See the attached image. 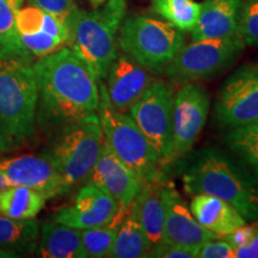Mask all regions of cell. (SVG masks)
<instances>
[{"label":"cell","mask_w":258,"mask_h":258,"mask_svg":"<svg viewBox=\"0 0 258 258\" xmlns=\"http://www.w3.org/2000/svg\"><path fill=\"white\" fill-rule=\"evenodd\" d=\"M32 69L37 86L36 123L42 129L56 131L98 114L99 84L71 48L38 59Z\"/></svg>","instance_id":"cell-1"},{"label":"cell","mask_w":258,"mask_h":258,"mask_svg":"<svg viewBox=\"0 0 258 258\" xmlns=\"http://www.w3.org/2000/svg\"><path fill=\"white\" fill-rule=\"evenodd\" d=\"M183 183L189 195L215 196L233 206L246 221H258V179L218 148L207 147L196 153Z\"/></svg>","instance_id":"cell-2"},{"label":"cell","mask_w":258,"mask_h":258,"mask_svg":"<svg viewBox=\"0 0 258 258\" xmlns=\"http://www.w3.org/2000/svg\"><path fill=\"white\" fill-rule=\"evenodd\" d=\"M127 0H108L101 9L85 12L77 8L67 21L69 44L91 69L99 85L104 84L117 57V34L123 21Z\"/></svg>","instance_id":"cell-3"},{"label":"cell","mask_w":258,"mask_h":258,"mask_svg":"<svg viewBox=\"0 0 258 258\" xmlns=\"http://www.w3.org/2000/svg\"><path fill=\"white\" fill-rule=\"evenodd\" d=\"M37 86L32 64L0 61V152L29 140L36 129Z\"/></svg>","instance_id":"cell-4"},{"label":"cell","mask_w":258,"mask_h":258,"mask_svg":"<svg viewBox=\"0 0 258 258\" xmlns=\"http://www.w3.org/2000/svg\"><path fill=\"white\" fill-rule=\"evenodd\" d=\"M101 104L98 116L105 143L111 151L145 182L165 180L164 165L154 147L131 116L115 110L108 101L104 84L99 85Z\"/></svg>","instance_id":"cell-5"},{"label":"cell","mask_w":258,"mask_h":258,"mask_svg":"<svg viewBox=\"0 0 258 258\" xmlns=\"http://www.w3.org/2000/svg\"><path fill=\"white\" fill-rule=\"evenodd\" d=\"M103 143L104 134L97 114L56 129L43 156L74 186L88 182Z\"/></svg>","instance_id":"cell-6"},{"label":"cell","mask_w":258,"mask_h":258,"mask_svg":"<svg viewBox=\"0 0 258 258\" xmlns=\"http://www.w3.org/2000/svg\"><path fill=\"white\" fill-rule=\"evenodd\" d=\"M125 55L152 73H164L166 66L184 46L182 30L148 16L125 19L118 36Z\"/></svg>","instance_id":"cell-7"},{"label":"cell","mask_w":258,"mask_h":258,"mask_svg":"<svg viewBox=\"0 0 258 258\" xmlns=\"http://www.w3.org/2000/svg\"><path fill=\"white\" fill-rule=\"evenodd\" d=\"M246 44L238 34L227 37L194 41L183 46L164 73L173 83L184 84L208 78L227 69Z\"/></svg>","instance_id":"cell-8"},{"label":"cell","mask_w":258,"mask_h":258,"mask_svg":"<svg viewBox=\"0 0 258 258\" xmlns=\"http://www.w3.org/2000/svg\"><path fill=\"white\" fill-rule=\"evenodd\" d=\"M173 106L175 91L172 85L163 80H153L129 109V116L159 154L164 167L172 141Z\"/></svg>","instance_id":"cell-9"},{"label":"cell","mask_w":258,"mask_h":258,"mask_svg":"<svg viewBox=\"0 0 258 258\" xmlns=\"http://www.w3.org/2000/svg\"><path fill=\"white\" fill-rule=\"evenodd\" d=\"M215 115L231 128L258 123V62L244 64L226 80L215 102Z\"/></svg>","instance_id":"cell-10"},{"label":"cell","mask_w":258,"mask_h":258,"mask_svg":"<svg viewBox=\"0 0 258 258\" xmlns=\"http://www.w3.org/2000/svg\"><path fill=\"white\" fill-rule=\"evenodd\" d=\"M209 111V97L198 83L182 84L175 96L171 151L166 165L184 157L191 150L205 127Z\"/></svg>","instance_id":"cell-11"},{"label":"cell","mask_w":258,"mask_h":258,"mask_svg":"<svg viewBox=\"0 0 258 258\" xmlns=\"http://www.w3.org/2000/svg\"><path fill=\"white\" fill-rule=\"evenodd\" d=\"M0 172L9 185L27 186L47 199L66 195L73 188L47 157L22 154L0 160Z\"/></svg>","instance_id":"cell-12"},{"label":"cell","mask_w":258,"mask_h":258,"mask_svg":"<svg viewBox=\"0 0 258 258\" xmlns=\"http://www.w3.org/2000/svg\"><path fill=\"white\" fill-rule=\"evenodd\" d=\"M164 224L161 241L199 249L206 241L220 238L205 228L192 215L184 200L171 183L163 188Z\"/></svg>","instance_id":"cell-13"},{"label":"cell","mask_w":258,"mask_h":258,"mask_svg":"<svg viewBox=\"0 0 258 258\" xmlns=\"http://www.w3.org/2000/svg\"><path fill=\"white\" fill-rule=\"evenodd\" d=\"M118 211L120 206L112 196L88 182L70 206L54 213L53 221L84 230L110 224L115 220Z\"/></svg>","instance_id":"cell-14"},{"label":"cell","mask_w":258,"mask_h":258,"mask_svg":"<svg viewBox=\"0 0 258 258\" xmlns=\"http://www.w3.org/2000/svg\"><path fill=\"white\" fill-rule=\"evenodd\" d=\"M88 182L112 196L124 213H128L132 202L143 186V180L112 152L105 140Z\"/></svg>","instance_id":"cell-15"},{"label":"cell","mask_w":258,"mask_h":258,"mask_svg":"<svg viewBox=\"0 0 258 258\" xmlns=\"http://www.w3.org/2000/svg\"><path fill=\"white\" fill-rule=\"evenodd\" d=\"M105 92L115 110L127 112L153 82L150 71L125 54L117 55L106 76Z\"/></svg>","instance_id":"cell-16"},{"label":"cell","mask_w":258,"mask_h":258,"mask_svg":"<svg viewBox=\"0 0 258 258\" xmlns=\"http://www.w3.org/2000/svg\"><path fill=\"white\" fill-rule=\"evenodd\" d=\"M241 0H205L198 23L191 30L192 41L227 37L237 34Z\"/></svg>","instance_id":"cell-17"},{"label":"cell","mask_w":258,"mask_h":258,"mask_svg":"<svg viewBox=\"0 0 258 258\" xmlns=\"http://www.w3.org/2000/svg\"><path fill=\"white\" fill-rule=\"evenodd\" d=\"M166 180L143 183L128 213L143 227L152 246L161 241L164 224L163 188Z\"/></svg>","instance_id":"cell-18"},{"label":"cell","mask_w":258,"mask_h":258,"mask_svg":"<svg viewBox=\"0 0 258 258\" xmlns=\"http://www.w3.org/2000/svg\"><path fill=\"white\" fill-rule=\"evenodd\" d=\"M190 211L203 227L220 238L246 224V220L233 206L206 194L194 195Z\"/></svg>","instance_id":"cell-19"},{"label":"cell","mask_w":258,"mask_h":258,"mask_svg":"<svg viewBox=\"0 0 258 258\" xmlns=\"http://www.w3.org/2000/svg\"><path fill=\"white\" fill-rule=\"evenodd\" d=\"M37 254L46 258H86L82 245V230L60 222L42 226Z\"/></svg>","instance_id":"cell-20"},{"label":"cell","mask_w":258,"mask_h":258,"mask_svg":"<svg viewBox=\"0 0 258 258\" xmlns=\"http://www.w3.org/2000/svg\"><path fill=\"white\" fill-rule=\"evenodd\" d=\"M46 203V198L27 186L9 185L0 190V214L17 220L34 219Z\"/></svg>","instance_id":"cell-21"},{"label":"cell","mask_w":258,"mask_h":258,"mask_svg":"<svg viewBox=\"0 0 258 258\" xmlns=\"http://www.w3.org/2000/svg\"><path fill=\"white\" fill-rule=\"evenodd\" d=\"M24 0H0V61L18 59L31 63V56L19 41L16 15Z\"/></svg>","instance_id":"cell-22"},{"label":"cell","mask_w":258,"mask_h":258,"mask_svg":"<svg viewBox=\"0 0 258 258\" xmlns=\"http://www.w3.org/2000/svg\"><path fill=\"white\" fill-rule=\"evenodd\" d=\"M152 244L138 221L127 213L118 225L114 245L110 252L112 258H141L147 257Z\"/></svg>","instance_id":"cell-23"},{"label":"cell","mask_w":258,"mask_h":258,"mask_svg":"<svg viewBox=\"0 0 258 258\" xmlns=\"http://www.w3.org/2000/svg\"><path fill=\"white\" fill-rule=\"evenodd\" d=\"M40 228L34 219L17 220L0 214V249L31 252L35 250Z\"/></svg>","instance_id":"cell-24"},{"label":"cell","mask_w":258,"mask_h":258,"mask_svg":"<svg viewBox=\"0 0 258 258\" xmlns=\"http://www.w3.org/2000/svg\"><path fill=\"white\" fill-rule=\"evenodd\" d=\"M152 10L167 23L182 31H191L200 16L201 5L195 0H151Z\"/></svg>","instance_id":"cell-25"},{"label":"cell","mask_w":258,"mask_h":258,"mask_svg":"<svg viewBox=\"0 0 258 258\" xmlns=\"http://www.w3.org/2000/svg\"><path fill=\"white\" fill-rule=\"evenodd\" d=\"M226 143L234 154L253 170L258 179V123L232 128Z\"/></svg>","instance_id":"cell-26"},{"label":"cell","mask_w":258,"mask_h":258,"mask_svg":"<svg viewBox=\"0 0 258 258\" xmlns=\"http://www.w3.org/2000/svg\"><path fill=\"white\" fill-rule=\"evenodd\" d=\"M122 219L116 215L110 224L82 230V245L86 257L103 258L110 256L116 232Z\"/></svg>","instance_id":"cell-27"},{"label":"cell","mask_w":258,"mask_h":258,"mask_svg":"<svg viewBox=\"0 0 258 258\" xmlns=\"http://www.w3.org/2000/svg\"><path fill=\"white\" fill-rule=\"evenodd\" d=\"M237 34L247 46H258V0L241 8Z\"/></svg>","instance_id":"cell-28"},{"label":"cell","mask_w":258,"mask_h":258,"mask_svg":"<svg viewBox=\"0 0 258 258\" xmlns=\"http://www.w3.org/2000/svg\"><path fill=\"white\" fill-rule=\"evenodd\" d=\"M147 257L156 258H198V249L160 241L152 246Z\"/></svg>","instance_id":"cell-29"},{"label":"cell","mask_w":258,"mask_h":258,"mask_svg":"<svg viewBox=\"0 0 258 258\" xmlns=\"http://www.w3.org/2000/svg\"><path fill=\"white\" fill-rule=\"evenodd\" d=\"M29 2L31 3V5L37 6L43 11L49 12V14L62 19L66 22V24L70 16L77 9L73 0H29Z\"/></svg>","instance_id":"cell-30"},{"label":"cell","mask_w":258,"mask_h":258,"mask_svg":"<svg viewBox=\"0 0 258 258\" xmlns=\"http://www.w3.org/2000/svg\"><path fill=\"white\" fill-rule=\"evenodd\" d=\"M198 258H234V250L225 239H212L198 249Z\"/></svg>","instance_id":"cell-31"},{"label":"cell","mask_w":258,"mask_h":258,"mask_svg":"<svg viewBox=\"0 0 258 258\" xmlns=\"http://www.w3.org/2000/svg\"><path fill=\"white\" fill-rule=\"evenodd\" d=\"M254 231H256V224H245L240 226V227L235 228L231 233L224 235V239L233 247V250H237L250 243V240L252 239L254 234Z\"/></svg>","instance_id":"cell-32"},{"label":"cell","mask_w":258,"mask_h":258,"mask_svg":"<svg viewBox=\"0 0 258 258\" xmlns=\"http://www.w3.org/2000/svg\"><path fill=\"white\" fill-rule=\"evenodd\" d=\"M234 258H258V221L252 239L245 246L234 250Z\"/></svg>","instance_id":"cell-33"},{"label":"cell","mask_w":258,"mask_h":258,"mask_svg":"<svg viewBox=\"0 0 258 258\" xmlns=\"http://www.w3.org/2000/svg\"><path fill=\"white\" fill-rule=\"evenodd\" d=\"M6 186H9V184H8V182H6V179H5V177L3 176V173L0 172V190H3V189H5Z\"/></svg>","instance_id":"cell-34"},{"label":"cell","mask_w":258,"mask_h":258,"mask_svg":"<svg viewBox=\"0 0 258 258\" xmlns=\"http://www.w3.org/2000/svg\"><path fill=\"white\" fill-rule=\"evenodd\" d=\"M89 2L92 6H95V8H98V6H101L103 3H105L106 0H89Z\"/></svg>","instance_id":"cell-35"}]
</instances>
